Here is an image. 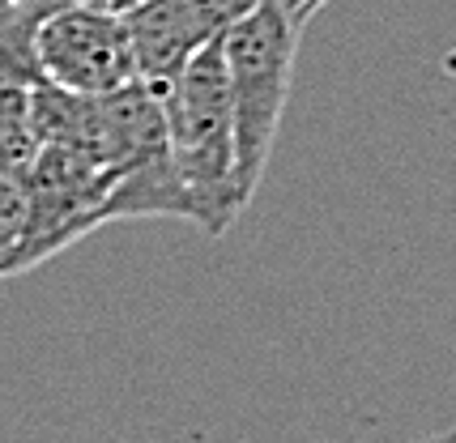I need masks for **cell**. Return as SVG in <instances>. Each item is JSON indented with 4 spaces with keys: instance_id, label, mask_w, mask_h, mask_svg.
<instances>
[{
    "instance_id": "5bb4252c",
    "label": "cell",
    "mask_w": 456,
    "mask_h": 443,
    "mask_svg": "<svg viewBox=\"0 0 456 443\" xmlns=\"http://www.w3.org/2000/svg\"><path fill=\"white\" fill-rule=\"evenodd\" d=\"M9 4H18V0H0V9H9Z\"/></svg>"
},
{
    "instance_id": "6da1fadb",
    "label": "cell",
    "mask_w": 456,
    "mask_h": 443,
    "mask_svg": "<svg viewBox=\"0 0 456 443\" xmlns=\"http://www.w3.org/2000/svg\"><path fill=\"white\" fill-rule=\"evenodd\" d=\"M179 183L192 201V222L222 239L243 213L235 192V111L222 39H209L159 94Z\"/></svg>"
},
{
    "instance_id": "8fae6325",
    "label": "cell",
    "mask_w": 456,
    "mask_h": 443,
    "mask_svg": "<svg viewBox=\"0 0 456 443\" xmlns=\"http://www.w3.org/2000/svg\"><path fill=\"white\" fill-rule=\"evenodd\" d=\"M73 4H94V9H107V13H128V9H137L141 0H73Z\"/></svg>"
},
{
    "instance_id": "9c48e42d",
    "label": "cell",
    "mask_w": 456,
    "mask_h": 443,
    "mask_svg": "<svg viewBox=\"0 0 456 443\" xmlns=\"http://www.w3.org/2000/svg\"><path fill=\"white\" fill-rule=\"evenodd\" d=\"M260 0H192V9H197V21L200 30H205V39H222L235 21H243L252 9H256Z\"/></svg>"
},
{
    "instance_id": "7c38bea8",
    "label": "cell",
    "mask_w": 456,
    "mask_h": 443,
    "mask_svg": "<svg viewBox=\"0 0 456 443\" xmlns=\"http://www.w3.org/2000/svg\"><path fill=\"white\" fill-rule=\"evenodd\" d=\"M444 443H456V426L452 431H444Z\"/></svg>"
},
{
    "instance_id": "3957f363",
    "label": "cell",
    "mask_w": 456,
    "mask_h": 443,
    "mask_svg": "<svg viewBox=\"0 0 456 443\" xmlns=\"http://www.w3.org/2000/svg\"><path fill=\"white\" fill-rule=\"evenodd\" d=\"M102 166L116 175L107 197V222L124 218H188L192 201L179 183L167 116L150 85H124L99 99Z\"/></svg>"
},
{
    "instance_id": "52a82bcc",
    "label": "cell",
    "mask_w": 456,
    "mask_h": 443,
    "mask_svg": "<svg viewBox=\"0 0 456 443\" xmlns=\"http://www.w3.org/2000/svg\"><path fill=\"white\" fill-rule=\"evenodd\" d=\"M64 0H18L0 9V116H26L30 90L39 85V26Z\"/></svg>"
},
{
    "instance_id": "30bf717a",
    "label": "cell",
    "mask_w": 456,
    "mask_h": 443,
    "mask_svg": "<svg viewBox=\"0 0 456 443\" xmlns=\"http://www.w3.org/2000/svg\"><path fill=\"white\" fill-rule=\"evenodd\" d=\"M324 4H329V0H281V9H286V18L295 21L298 30H303L307 21L316 18V13H320V9H324Z\"/></svg>"
},
{
    "instance_id": "4fadbf2b",
    "label": "cell",
    "mask_w": 456,
    "mask_h": 443,
    "mask_svg": "<svg viewBox=\"0 0 456 443\" xmlns=\"http://www.w3.org/2000/svg\"><path fill=\"white\" fill-rule=\"evenodd\" d=\"M418 443H444V435H431V439H418Z\"/></svg>"
},
{
    "instance_id": "277c9868",
    "label": "cell",
    "mask_w": 456,
    "mask_h": 443,
    "mask_svg": "<svg viewBox=\"0 0 456 443\" xmlns=\"http://www.w3.org/2000/svg\"><path fill=\"white\" fill-rule=\"evenodd\" d=\"M116 175L64 145H43L30 171L21 175L26 197V230L9 261V278L30 273L35 264L52 261L56 252L107 226V197Z\"/></svg>"
},
{
    "instance_id": "8992f818",
    "label": "cell",
    "mask_w": 456,
    "mask_h": 443,
    "mask_svg": "<svg viewBox=\"0 0 456 443\" xmlns=\"http://www.w3.org/2000/svg\"><path fill=\"white\" fill-rule=\"evenodd\" d=\"M128 43H133V60H137V81L162 94L179 68L205 47V30L197 21L192 0H141L137 9L119 13Z\"/></svg>"
},
{
    "instance_id": "ba28073f",
    "label": "cell",
    "mask_w": 456,
    "mask_h": 443,
    "mask_svg": "<svg viewBox=\"0 0 456 443\" xmlns=\"http://www.w3.org/2000/svg\"><path fill=\"white\" fill-rule=\"evenodd\" d=\"M21 230H26V197L18 180L0 175V278H9V261L18 252Z\"/></svg>"
},
{
    "instance_id": "7a4b0ae2",
    "label": "cell",
    "mask_w": 456,
    "mask_h": 443,
    "mask_svg": "<svg viewBox=\"0 0 456 443\" xmlns=\"http://www.w3.org/2000/svg\"><path fill=\"white\" fill-rule=\"evenodd\" d=\"M298 30L286 18L281 0H260L243 21L222 35V60L231 77V111H235V192L239 205L256 197L265 166L273 158L281 116L295 81Z\"/></svg>"
},
{
    "instance_id": "5b68a950",
    "label": "cell",
    "mask_w": 456,
    "mask_h": 443,
    "mask_svg": "<svg viewBox=\"0 0 456 443\" xmlns=\"http://www.w3.org/2000/svg\"><path fill=\"white\" fill-rule=\"evenodd\" d=\"M39 64L52 85L86 99L116 94L137 81V60H133L124 18L73 0L56 4L39 26Z\"/></svg>"
}]
</instances>
